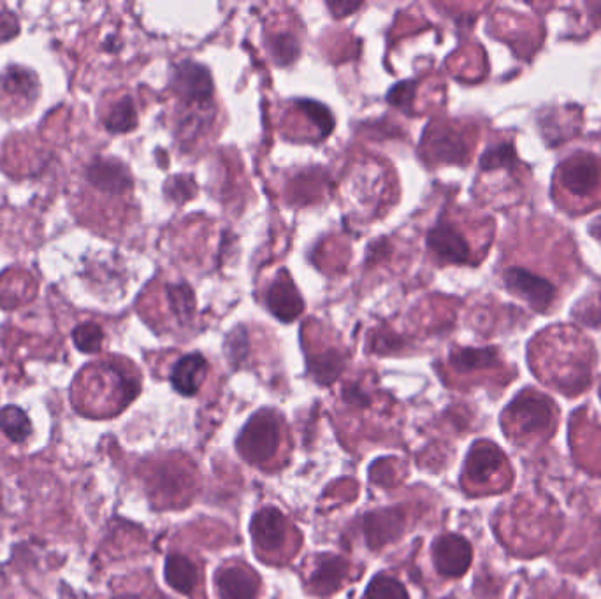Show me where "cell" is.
I'll use <instances>...</instances> for the list:
<instances>
[{"label": "cell", "mask_w": 601, "mask_h": 599, "mask_svg": "<svg viewBox=\"0 0 601 599\" xmlns=\"http://www.w3.org/2000/svg\"><path fill=\"white\" fill-rule=\"evenodd\" d=\"M329 8L333 9L334 15L341 16V11H343V16H345L359 8V4H352V2L350 4H329Z\"/></svg>", "instance_id": "30"}, {"label": "cell", "mask_w": 601, "mask_h": 599, "mask_svg": "<svg viewBox=\"0 0 601 599\" xmlns=\"http://www.w3.org/2000/svg\"><path fill=\"white\" fill-rule=\"evenodd\" d=\"M508 417L514 420L522 434L542 433L554 422V406L551 399L536 392H526L508 406Z\"/></svg>", "instance_id": "3"}, {"label": "cell", "mask_w": 601, "mask_h": 599, "mask_svg": "<svg viewBox=\"0 0 601 599\" xmlns=\"http://www.w3.org/2000/svg\"><path fill=\"white\" fill-rule=\"evenodd\" d=\"M436 570L445 577H461L470 568L471 545L459 535L438 538L433 547Z\"/></svg>", "instance_id": "6"}, {"label": "cell", "mask_w": 601, "mask_h": 599, "mask_svg": "<svg viewBox=\"0 0 601 599\" xmlns=\"http://www.w3.org/2000/svg\"><path fill=\"white\" fill-rule=\"evenodd\" d=\"M174 88L190 104H204L213 95V81L206 67L196 62H182L174 73Z\"/></svg>", "instance_id": "7"}, {"label": "cell", "mask_w": 601, "mask_h": 599, "mask_svg": "<svg viewBox=\"0 0 601 599\" xmlns=\"http://www.w3.org/2000/svg\"><path fill=\"white\" fill-rule=\"evenodd\" d=\"M271 53H273L276 64L287 65L294 62L299 55V44H297L296 37L290 36V34L273 37Z\"/></svg>", "instance_id": "25"}, {"label": "cell", "mask_w": 601, "mask_h": 599, "mask_svg": "<svg viewBox=\"0 0 601 599\" xmlns=\"http://www.w3.org/2000/svg\"><path fill=\"white\" fill-rule=\"evenodd\" d=\"M505 285L510 292L526 299L536 310H547L556 297L554 285L542 276L529 273L522 268L508 269L505 273Z\"/></svg>", "instance_id": "5"}, {"label": "cell", "mask_w": 601, "mask_h": 599, "mask_svg": "<svg viewBox=\"0 0 601 599\" xmlns=\"http://www.w3.org/2000/svg\"><path fill=\"white\" fill-rule=\"evenodd\" d=\"M215 582L220 599H257L259 585L247 568H224L218 571Z\"/></svg>", "instance_id": "12"}, {"label": "cell", "mask_w": 601, "mask_h": 599, "mask_svg": "<svg viewBox=\"0 0 601 599\" xmlns=\"http://www.w3.org/2000/svg\"><path fill=\"white\" fill-rule=\"evenodd\" d=\"M341 366H343V361H341L340 354H336V352H326L312 361L313 375L320 383L334 382L340 375Z\"/></svg>", "instance_id": "23"}, {"label": "cell", "mask_w": 601, "mask_h": 599, "mask_svg": "<svg viewBox=\"0 0 601 599\" xmlns=\"http://www.w3.org/2000/svg\"><path fill=\"white\" fill-rule=\"evenodd\" d=\"M600 396H601V389H600Z\"/></svg>", "instance_id": "31"}, {"label": "cell", "mask_w": 601, "mask_h": 599, "mask_svg": "<svg viewBox=\"0 0 601 599\" xmlns=\"http://www.w3.org/2000/svg\"><path fill=\"white\" fill-rule=\"evenodd\" d=\"M229 345H231L232 361L243 359V355L247 354V332L243 327H238L236 331L229 336Z\"/></svg>", "instance_id": "28"}, {"label": "cell", "mask_w": 601, "mask_h": 599, "mask_svg": "<svg viewBox=\"0 0 601 599\" xmlns=\"http://www.w3.org/2000/svg\"><path fill=\"white\" fill-rule=\"evenodd\" d=\"M136 120L138 118H136V109H134L131 97H125L109 113L106 125L113 132H125V130L132 129L136 125Z\"/></svg>", "instance_id": "22"}, {"label": "cell", "mask_w": 601, "mask_h": 599, "mask_svg": "<svg viewBox=\"0 0 601 599\" xmlns=\"http://www.w3.org/2000/svg\"><path fill=\"white\" fill-rule=\"evenodd\" d=\"M167 301L171 304V310L174 311L176 318L187 324L194 317L196 311V297L187 283H178V285H167Z\"/></svg>", "instance_id": "18"}, {"label": "cell", "mask_w": 601, "mask_h": 599, "mask_svg": "<svg viewBox=\"0 0 601 599\" xmlns=\"http://www.w3.org/2000/svg\"><path fill=\"white\" fill-rule=\"evenodd\" d=\"M364 526L371 547H380L384 543L391 542L401 533L403 519L396 510H387V512L368 515L364 520Z\"/></svg>", "instance_id": "15"}, {"label": "cell", "mask_w": 601, "mask_h": 599, "mask_svg": "<svg viewBox=\"0 0 601 599\" xmlns=\"http://www.w3.org/2000/svg\"><path fill=\"white\" fill-rule=\"evenodd\" d=\"M368 599H410L403 584H399L398 580L385 575H378L373 578L368 591H366Z\"/></svg>", "instance_id": "21"}, {"label": "cell", "mask_w": 601, "mask_h": 599, "mask_svg": "<svg viewBox=\"0 0 601 599\" xmlns=\"http://www.w3.org/2000/svg\"><path fill=\"white\" fill-rule=\"evenodd\" d=\"M297 106L301 109V113L312 118L315 127H319L322 138H326L327 134H331L334 127V120L331 113L327 111L319 102L299 101Z\"/></svg>", "instance_id": "24"}, {"label": "cell", "mask_w": 601, "mask_h": 599, "mask_svg": "<svg viewBox=\"0 0 601 599\" xmlns=\"http://www.w3.org/2000/svg\"><path fill=\"white\" fill-rule=\"evenodd\" d=\"M208 362L201 354L185 355L174 364L171 383L183 396H194L203 383Z\"/></svg>", "instance_id": "13"}, {"label": "cell", "mask_w": 601, "mask_h": 599, "mask_svg": "<svg viewBox=\"0 0 601 599\" xmlns=\"http://www.w3.org/2000/svg\"><path fill=\"white\" fill-rule=\"evenodd\" d=\"M280 443V424L275 417V413L264 412L255 413L252 419L248 420L243 433L239 434L238 450L248 462H266L275 455L276 448Z\"/></svg>", "instance_id": "1"}, {"label": "cell", "mask_w": 601, "mask_h": 599, "mask_svg": "<svg viewBox=\"0 0 601 599\" xmlns=\"http://www.w3.org/2000/svg\"><path fill=\"white\" fill-rule=\"evenodd\" d=\"M410 97H413V83H410V81L401 83L389 92V102L394 106H398V108L406 109V111L410 109V102H412Z\"/></svg>", "instance_id": "27"}, {"label": "cell", "mask_w": 601, "mask_h": 599, "mask_svg": "<svg viewBox=\"0 0 601 599\" xmlns=\"http://www.w3.org/2000/svg\"><path fill=\"white\" fill-rule=\"evenodd\" d=\"M169 187H173V192H171V197L173 199H180V201H185V199H190L192 194L196 192V187H194V183L192 181L187 180V178H176V180L171 181L169 183Z\"/></svg>", "instance_id": "29"}, {"label": "cell", "mask_w": 601, "mask_h": 599, "mask_svg": "<svg viewBox=\"0 0 601 599\" xmlns=\"http://www.w3.org/2000/svg\"><path fill=\"white\" fill-rule=\"evenodd\" d=\"M505 455L489 441H478L466 461V475L473 484H487L503 468Z\"/></svg>", "instance_id": "9"}, {"label": "cell", "mask_w": 601, "mask_h": 599, "mask_svg": "<svg viewBox=\"0 0 601 599\" xmlns=\"http://www.w3.org/2000/svg\"><path fill=\"white\" fill-rule=\"evenodd\" d=\"M252 536L262 549H278L287 538V520L280 510L264 508L261 512L255 513L252 520Z\"/></svg>", "instance_id": "11"}, {"label": "cell", "mask_w": 601, "mask_h": 599, "mask_svg": "<svg viewBox=\"0 0 601 599\" xmlns=\"http://www.w3.org/2000/svg\"><path fill=\"white\" fill-rule=\"evenodd\" d=\"M196 566L190 563V559L180 554H171L166 561L167 584L183 594H190L197 585Z\"/></svg>", "instance_id": "16"}, {"label": "cell", "mask_w": 601, "mask_h": 599, "mask_svg": "<svg viewBox=\"0 0 601 599\" xmlns=\"http://www.w3.org/2000/svg\"><path fill=\"white\" fill-rule=\"evenodd\" d=\"M266 303H268L269 311L283 322L296 320L305 308V303L299 296L296 285L292 283L287 273H280V276L273 282L268 297H266Z\"/></svg>", "instance_id": "8"}, {"label": "cell", "mask_w": 601, "mask_h": 599, "mask_svg": "<svg viewBox=\"0 0 601 599\" xmlns=\"http://www.w3.org/2000/svg\"><path fill=\"white\" fill-rule=\"evenodd\" d=\"M452 366L457 371H475V369L489 368L496 364L494 350H459L450 357Z\"/></svg>", "instance_id": "19"}, {"label": "cell", "mask_w": 601, "mask_h": 599, "mask_svg": "<svg viewBox=\"0 0 601 599\" xmlns=\"http://www.w3.org/2000/svg\"><path fill=\"white\" fill-rule=\"evenodd\" d=\"M559 178L566 192L575 197H587L600 190L601 167L591 157H573L559 167Z\"/></svg>", "instance_id": "4"}, {"label": "cell", "mask_w": 601, "mask_h": 599, "mask_svg": "<svg viewBox=\"0 0 601 599\" xmlns=\"http://www.w3.org/2000/svg\"><path fill=\"white\" fill-rule=\"evenodd\" d=\"M39 85L36 76L23 67H9L0 76V109L23 115L36 104Z\"/></svg>", "instance_id": "2"}, {"label": "cell", "mask_w": 601, "mask_h": 599, "mask_svg": "<svg viewBox=\"0 0 601 599\" xmlns=\"http://www.w3.org/2000/svg\"><path fill=\"white\" fill-rule=\"evenodd\" d=\"M74 341L83 352H97L102 343L101 329L97 325H81L74 331Z\"/></svg>", "instance_id": "26"}, {"label": "cell", "mask_w": 601, "mask_h": 599, "mask_svg": "<svg viewBox=\"0 0 601 599\" xmlns=\"http://www.w3.org/2000/svg\"><path fill=\"white\" fill-rule=\"evenodd\" d=\"M428 245L438 257L447 262L461 264L470 259V246L454 225L440 222L433 227L428 234Z\"/></svg>", "instance_id": "10"}, {"label": "cell", "mask_w": 601, "mask_h": 599, "mask_svg": "<svg viewBox=\"0 0 601 599\" xmlns=\"http://www.w3.org/2000/svg\"><path fill=\"white\" fill-rule=\"evenodd\" d=\"M347 573V563L336 556H320L312 575L313 592L319 596L333 594Z\"/></svg>", "instance_id": "14"}, {"label": "cell", "mask_w": 601, "mask_h": 599, "mask_svg": "<svg viewBox=\"0 0 601 599\" xmlns=\"http://www.w3.org/2000/svg\"><path fill=\"white\" fill-rule=\"evenodd\" d=\"M0 431L13 443H23L32 434L29 415L18 406H4L0 410Z\"/></svg>", "instance_id": "17"}, {"label": "cell", "mask_w": 601, "mask_h": 599, "mask_svg": "<svg viewBox=\"0 0 601 599\" xmlns=\"http://www.w3.org/2000/svg\"><path fill=\"white\" fill-rule=\"evenodd\" d=\"M433 152L438 159L447 160V162H463L466 146L452 132H440L433 141Z\"/></svg>", "instance_id": "20"}]
</instances>
